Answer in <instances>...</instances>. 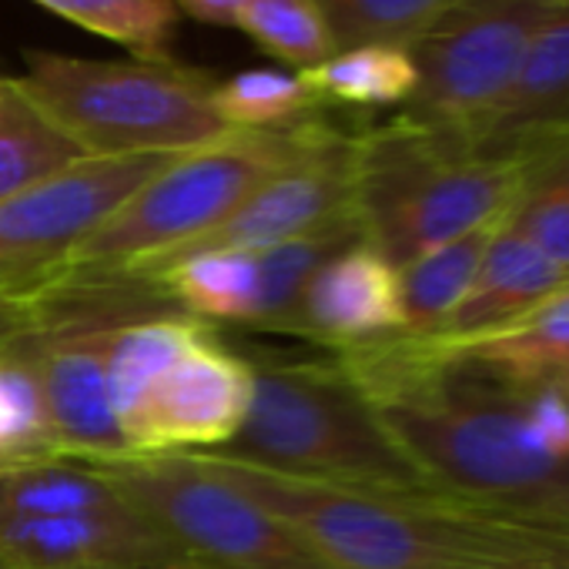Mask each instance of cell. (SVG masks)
Returning <instances> with one entry per match:
<instances>
[{
	"label": "cell",
	"mask_w": 569,
	"mask_h": 569,
	"mask_svg": "<svg viewBox=\"0 0 569 569\" xmlns=\"http://www.w3.org/2000/svg\"><path fill=\"white\" fill-rule=\"evenodd\" d=\"M332 356L432 492L569 529V456L536 432L526 386L432 362L406 336Z\"/></svg>",
	"instance_id": "1"
},
{
	"label": "cell",
	"mask_w": 569,
	"mask_h": 569,
	"mask_svg": "<svg viewBox=\"0 0 569 569\" xmlns=\"http://www.w3.org/2000/svg\"><path fill=\"white\" fill-rule=\"evenodd\" d=\"M221 476L289 526L326 569H536L569 566V529L442 492H379L296 479L221 452Z\"/></svg>",
	"instance_id": "2"
},
{
	"label": "cell",
	"mask_w": 569,
	"mask_h": 569,
	"mask_svg": "<svg viewBox=\"0 0 569 569\" xmlns=\"http://www.w3.org/2000/svg\"><path fill=\"white\" fill-rule=\"evenodd\" d=\"M251 406L218 449L296 479L379 492H432L336 356L251 359Z\"/></svg>",
	"instance_id": "3"
},
{
	"label": "cell",
	"mask_w": 569,
	"mask_h": 569,
	"mask_svg": "<svg viewBox=\"0 0 569 569\" xmlns=\"http://www.w3.org/2000/svg\"><path fill=\"white\" fill-rule=\"evenodd\" d=\"M516 181L512 151H476L402 114L356 131V218L366 244L396 268L499 221Z\"/></svg>",
	"instance_id": "4"
},
{
	"label": "cell",
	"mask_w": 569,
	"mask_h": 569,
	"mask_svg": "<svg viewBox=\"0 0 569 569\" xmlns=\"http://www.w3.org/2000/svg\"><path fill=\"white\" fill-rule=\"evenodd\" d=\"M21 58V88L88 158L184 154L231 131L214 114L218 78L204 68L174 58L94 61L38 48Z\"/></svg>",
	"instance_id": "5"
},
{
	"label": "cell",
	"mask_w": 569,
	"mask_h": 569,
	"mask_svg": "<svg viewBox=\"0 0 569 569\" xmlns=\"http://www.w3.org/2000/svg\"><path fill=\"white\" fill-rule=\"evenodd\" d=\"M329 121L326 111H316L284 128L228 131L171 158L71 251L64 271H124L201 238L264 178L302 154Z\"/></svg>",
	"instance_id": "6"
},
{
	"label": "cell",
	"mask_w": 569,
	"mask_h": 569,
	"mask_svg": "<svg viewBox=\"0 0 569 569\" xmlns=\"http://www.w3.org/2000/svg\"><path fill=\"white\" fill-rule=\"evenodd\" d=\"M191 569H326L302 539L201 452H151L91 466Z\"/></svg>",
	"instance_id": "7"
},
{
	"label": "cell",
	"mask_w": 569,
	"mask_h": 569,
	"mask_svg": "<svg viewBox=\"0 0 569 569\" xmlns=\"http://www.w3.org/2000/svg\"><path fill=\"white\" fill-rule=\"evenodd\" d=\"M559 0H459L412 48L416 91L399 111L476 151L516 81L526 48Z\"/></svg>",
	"instance_id": "8"
},
{
	"label": "cell",
	"mask_w": 569,
	"mask_h": 569,
	"mask_svg": "<svg viewBox=\"0 0 569 569\" xmlns=\"http://www.w3.org/2000/svg\"><path fill=\"white\" fill-rule=\"evenodd\" d=\"M356 211V131L329 121L312 144L296 154L271 178H264L221 224L204 231L201 238L141 261L124 271H98L121 274L131 281H154L174 261L198 251H261L268 244L299 238L339 214Z\"/></svg>",
	"instance_id": "9"
},
{
	"label": "cell",
	"mask_w": 569,
	"mask_h": 569,
	"mask_svg": "<svg viewBox=\"0 0 569 569\" xmlns=\"http://www.w3.org/2000/svg\"><path fill=\"white\" fill-rule=\"evenodd\" d=\"M251 386V359L224 349L211 326L118 409V429L131 456L218 452L238 436Z\"/></svg>",
	"instance_id": "10"
},
{
	"label": "cell",
	"mask_w": 569,
	"mask_h": 569,
	"mask_svg": "<svg viewBox=\"0 0 569 569\" xmlns=\"http://www.w3.org/2000/svg\"><path fill=\"white\" fill-rule=\"evenodd\" d=\"M178 154L84 158L68 171L0 201V281L51 278L151 174Z\"/></svg>",
	"instance_id": "11"
},
{
	"label": "cell",
	"mask_w": 569,
	"mask_h": 569,
	"mask_svg": "<svg viewBox=\"0 0 569 569\" xmlns=\"http://www.w3.org/2000/svg\"><path fill=\"white\" fill-rule=\"evenodd\" d=\"M399 268L372 244L359 241L332 254L302 289L271 332L296 336L329 352L356 349L376 339L402 336Z\"/></svg>",
	"instance_id": "12"
},
{
	"label": "cell",
	"mask_w": 569,
	"mask_h": 569,
	"mask_svg": "<svg viewBox=\"0 0 569 569\" xmlns=\"http://www.w3.org/2000/svg\"><path fill=\"white\" fill-rule=\"evenodd\" d=\"M0 556L18 569H191L131 506L118 512L0 519Z\"/></svg>",
	"instance_id": "13"
},
{
	"label": "cell",
	"mask_w": 569,
	"mask_h": 569,
	"mask_svg": "<svg viewBox=\"0 0 569 569\" xmlns=\"http://www.w3.org/2000/svg\"><path fill=\"white\" fill-rule=\"evenodd\" d=\"M406 342L432 362L469 366L509 386L549 382L569 366V281L522 319L496 332L466 342H439L426 336H406Z\"/></svg>",
	"instance_id": "14"
},
{
	"label": "cell",
	"mask_w": 569,
	"mask_h": 569,
	"mask_svg": "<svg viewBox=\"0 0 569 569\" xmlns=\"http://www.w3.org/2000/svg\"><path fill=\"white\" fill-rule=\"evenodd\" d=\"M566 281L569 278L539 248H532L526 238H519L499 221L469 292L462 296L456 312L442 322V329L426 339L466 342V339L496 332L522 319L539 302H546Z\"/></svg>",
	"instance_id": "15"
},
{
	"label": "cell",
	"mask_w": 569,
	"mask_h": 569,
	"mask_svg": "<svg viewBox=\"0 0 569 569\" xmlns=\"http://www.w3.org/2000/svg\"><path fill=\"white\" fill-rule=\"evenodd\" d=\"M552 128H569V0H559L532 34L482 151L509 154L519 141Z\"/></svg>",
	"instance_id": "16"
},
{
	"label": "cell",
	"mask_w": 569,
	"mask_h": 569,
	"mask_svg": "<svg viewBox=\"0 0 569 569\" xmlns=\"http://www.w3.org/2000/svg\"><path fill=\"white\" fill-rule=\"evenodd\" d=\"M509 151L519 161V181L502 224L569 278V128L532 134Z\"/></svg>",
	"instance_id": "17"
},
{
	"label": "cell",
	"mask_w": 569,
	"mask_h": 569,
	"mask_svg": "<svg viewBox=\"0 0 569 569\" xmlns=\"http://www.w3.org/2000/svg\"><path fill=\"white\" fill-rule=\"evenodd\" d=\"M88 154L74 138L21 88L18 78L4 81L0 98V201L21 194Z\"/></svg>",
	"instance_id": "18"
},
{
	"label": "cell",
	"mask_w": 569,
	"mask_h": 569,
	"mask_svg": "<svg viewBox=\"0 0 569 569\" xmlns=\"http://www.w3.org/2000/svg\"><path fill=\"white\" fill-rule=\"evenodd\" d=\"M499 221L466 231L399 268V302L406 322L402 336H436L442 329V322L469 292Z\"/></svg>",
	"instance_id": "19"
},
{
	"label": "cell",
	"mask_w": 569,
	"mask_h": 569,
	"mask_svg": "<svg viewBox=\"0 0 569 569\" xmlns=\"http://www.w3.org/2000/svg\"><path fill=\"white\" fill-rule=\"evenodd\" d=\"M362 238V224L356 218V211L339 214L299 238L268 244L258 254V289H254V306H251V319L244 329H258V332H271L289 309L299 302L302 289L309 284V278L339 251H346L349 244H359Z\"/></svg>",
	"instance_id": "20"
},
{
	"label": "cell",
	"mask_w": 569,
	"mask_h": 569,
	"mask_svg": "<svg viewBox=\"0 0 569 569\" xmlns=\"http://www.w3.org/2000/svg\"><path fill=\"white\" fill-rule=\"evenodd\" d=\"M151 284L191 319L208 326H248L254 289H258V254L254 251H198L164 268Z\"/></svg>",
	"instance_id": "21"
},
{
	"label": "cell",
	"mask_w": 569,
	"mask_h": 569,
	"mask_svg": "<svg viewBox=\"0 0 569 569\" xmlns=\"http://www.w3.org/2000/svg\"><path fill=\"white\" fill-rule=\"evenodd\" d=\"M128 502L91 466L48 459L0 469V519L118 512Z\"/></svg>",
	"instance_id": "22"
},
{
	"label": "cell",
	"mask_w": 569,
	"mask_h": 569,
	"mask_svg": "<svg viewBox=\"0 0 569 569\" xmlns=\"http://www.w3.org/2000/svg\"><path fill=\"white\" fill-rule=\"evenodd\" d=\"M322 108H406L416 91V64L399 48L336 51L322 64L299 71Z\"/></svg>",
	"instance_id": "23"
},
{
	"label": "cell",
	"mask_w": 569,
	"mask_h": 569,
	"mask_svg": "<svg viewBox=\"0 0 569 569\" xmlns=\"http://www.w3.org/2000/svg\"><path fill=\"white\" fill-rule=\"evenodd\" d=\"M44 11L98 34L141 61L171 58L178 8L171 0H34Z\"/></svg>",
	"instance_id": "24"
},
{
	"label": "cell",
	"mask_w": 569,
	"mask_h": 569,
	"mask_svg": "<svg viewBox=\"0 0 569 569\" xmlns=\"http://www.w3.org/2000/svg\"><path fill=\"white\" fill-rule=\"evenodd\" d=\"M452 4H459V0H319L336 51H409Z\"/></svg>",
	"instance_id": "25"
},
{
	"label": "cell",
	"mask_w": 569,
	"mask_h": 569,
	"mask_svg": "<svg viewBox=\"0 0 569 569\" xmlns=\"http://www.w3.org/2000/svg\"><path fill=\"white\" fill-rule=\"evenodd\" d=\"M211 104L221 124L231 131L284 128L316 111H326L312 88L302 81V74H284L271 68L241 71L228 81H218Z\"/></svg>",
	"instance_id": "26"
},
{
	"label": "cell",
	"mask_w": 569,
	"mask_h": 569,
	"mask_svg": "<svg viewBox=\"0 0 569 569\" xmlns=\"http://www.w3.org/2000/svg\"><path fill=\"white\" fill-rule=\"evenodd\" d=\"M31 342L0 356V469L61 459L51 442Z\"/></svg>",
	"instance_id": "27"
},
{
	"label": "cell",
	"mask_w": 569,
	"mask_h": 569,
	"mask_svg": "<svg viewBox=\"0 0 569 569\" xmlns=\"http://www.w3.org/2000/svg\"><path fill=\"white\" fill-rule=\"evenodd\" d=\"M264 54L309 71L336 54V41L319 0H244L238 24Z\"/></svg>",
	"instance_id": "28"
},
{
	"label": "cell",
	"mask_w": 569,
	"mask_h": 569,
	"mask_svg": "<svg viewBox=\"0 0 569 569\" xmlns=\"http://www.w3.org/2000/svg\"><path fill=\"white\" fill-rule=\"evenodd\" d=\"M68 292V278H61L58 292L51 299H44L41 306H28V309H14V312H0V356L31 342L34 336H41L61 312Z\"/></svg>",
	"instance_id": "29"
},
{
	"label": "cell",
	"mask_w": 569,
	"mask_h": 569,
	"mask_svg": "<svg viewBox=\"0 0 569 569\" xmlns=\"http://www.w3.org/2000/svg\"><path fill=\"white\" fill-rule=\"evenodd\" d=\"M61 278H64V271L51 274V278H4L0 281V312L41 306L44 299H51L58 292Z\"/></svg>",
	"instance_id": "30"
},
{
	"label": "cell",
	"mask_w": 569,
	"mask_h": 569,
	"mask_svg": "<svg viewBox=\"0 0 569 569\" xmlns=\"http://www.w3.org/2000/svg\"><path fill=\"white\" fill-rule=\"evenodd\" d=\"M178 8V14L184 11L188 18L201 21V24H214V28H234L238 14L244 8V0H171Z\"/></svg>",
	"instance_id": "31"
},
{
	"label": "cell",
	"mask_w": 569,
	"mask_h": 569,
	"mask_svg": "<svg viewBox=\"0 0 569 569\" xmlns=\"http://www.w3.org/2000/svg\"><path fill=\"white\" fill-rule=\"evenodd\" d=\"M549 382H552V386H566V389H569V366H562Z\"/></svg>",
	"instance_id": "32"
},
{
	"label": "cell",
	"mask_w": 569,
	"mask_h": 569,
	"mask_svg": "<svg viewBox=\"0 0 569 569\" xmlns=\"http://www.w3.org/2000/svg\"><path fill=\"white\" fill-rule=\"evenodd\" d=\"M0 569H18V566H11V562H8L4 556H0Z\"/></svg>",
	"instance_id": "33"
},
{
	"label": "cell",
	"mask_w": 569,
	"mask_h": 569,
	"mask_svg": "<svg viewBox=\"0 0 569 569\" xmlns=\"http://www.w3.org/2000/svg\"><path fill=\"white\" fill-rule=\"evenodd\" d=\"M549 386H552V382H549ZM556 389H559V392L566 396V402H569V389H566V386H556Z\"/></svg>",
	"instance_id": "34"
},
{
	"label": "cell",
	"mask_w": 569,
	"mask_h": 569,
	"mask_svg": "<svg viewBox=\"0 0 569 569\" xmlns=\"http://www.w3.org/2000/svg\"><path fill=\"white\" fill-rule=\"evenodd\" d=\"M536 569H569V566H536Z\"/></svg>",
	"instance_id": "35"
},
{
	"label": "cell",
	"mask_w": 569,
	"mask_h": 569,
	"mask_svg": "<svg viewBox=\"0 0 569 569\" xmlns=\"http://www.w3.org/2000/svg\"><path fill=\"white\" fill-rule=\"evenodd\" d=\"M4 81H8V78H0V98H4Z\"/></svg>",
	"instance_id": "36"
}]
</instances>
